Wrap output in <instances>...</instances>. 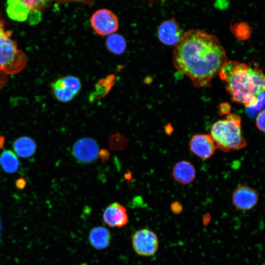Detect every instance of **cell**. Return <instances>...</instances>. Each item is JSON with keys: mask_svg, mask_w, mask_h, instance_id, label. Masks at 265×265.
Wrapping results in <instances>:
<instances>
[{"mask_svg": "<svg viewBox=\"0 0 265 265\" xmlns=\"http://www.w3.org/2000/svg\"><path fill=\"white\" fill-rule=\"evenodd\" d=\"M226 52L218 39L197 29L184 34L173 53L175 68L187 76L196 87L211 85L227 62Z\"/></svg>", "mask_w": 265, "mask_h": 265, "instance_id": "obj_1", "label": "cell"}, {"mask_svg": "<svg viewBox=\"0 0 265 265\" xmlns=\"http://www.w3.org/2000/svg\"><path fill=\"white\" fill-rule=\"evenodd\" d=\"M218 74L233 101L257 111L264 107L265 77L258 65L227 61Z\"/></svg>", "mask_w": 265, "mask_h": 265, "instance_id": "obj_2", "label": "cell"}, {"mask_svg": "<svg viewBox=\"0 0 265 265\" xmlns=\"http://www.w3.org/2000/svg\"><path fill=\"white\" fill-rule=\"evenodd\" d=\"M210 134L216 148L224 152L242 149L247 144L241 133V118L234 113L215 122Z\"/></svg>", "mask_w": 265, "mask_h": 265, "instance_id": "obj_3", "label": "cell"}, {"mask_svg": "<svg viewBox=\"0 0 265 265\" xmlns=\"http://www.w3.org/2000/svg\"><path fill=\"white\" fill-rule=\"evenodd\" d=\"M12 31L6 30L4 21L0 19V69L6 75L19 73L26 66L25 53L19 50L11 38Z\"/></svg>", "mask_w": 265, "mask_h": 265, "instance_id": "obj_4", "label": "cell"}, {"mask_svg": "<svg viewBox=\"0 0 265 265\" xmlns=\"http://www.w3.org/2000/svg\"><path fill=\"white\" fill-rule=\"evenodd\" d=\"M52 0H7L6 12L11 19L24 22L30 12L37 13L48 6Z\"/></svg>", "mask_w": 265, "mask_h": 265, "instance_id": "obj_5", "label": "cell"}, {"mask_svg": "<svg viewBox=\"0 0 265 265\" xmlns=\"http://www.w3.org/2000/svg\"><path fill=\"white\" fill-rule=\"evenodd\" d=\"M132 243L135 252L138 255L150 257L155 255L159 248L157 234L148 228L135 231L132 236Z\"/></svg>", "mask_w": 265, "mask_h": 265, "instance_id": "obj_6", "label": "cell"}, {"mask_svg": "<svg viewBox=\"0 0 265 265\" xmlns=\"http://www.w3.org/2000/svg\"><path fill=\"white\" fill-rule=\"evenodd\" d=\"M53 95L63 103L72 100L80 92L81 84L77 77L68 75L60 78L51 84Z\"/></svg>", "mask_w": 265, "mask_h": 265, "instance_id": "obj_7", "label": "cell"}, {"mask_svg": "<svg viewBox=\"0 0 265 265\" xmlns=\"http://www.w3.org/2000/svg\"><path fill=\"white\" fill-rule=\"evenodd\" d=\"M90 23L94 31L102 36L112 34L119 27L117 16L107 9H101L95 11L91 17Z\"/></svg>", "mask_w": 265, "mask_h": 265, "instance_id": "obj_8", "label": "cell"}, {"mask_svg": "<svg viewBox=\"0 0 265 265\" xmlns=\"http://www.w3.org/2000/svg\"><path fill=\"white\" fill-rule=\"evenodd\" d=\"M259 198L257 190L244 185L238 186L232 194V202L234 207L240 211L253 209L257 205Z\"/></svg>", "mask_w": 265, "mask_h": 265, "instance_id": "obj_9", "label": "cell"}, {"mask_svg": "<svg viewBox=\"0 0 265 265\" xmlns=\"http://www.w3.org/2000/svg\"><path fill=\"white\" fill-rule=\"evenodd\" d=\"M99 151V146L94 139L83 137L73 145L72 153L78 162L87 164L92 163L98 159Z\"/></svg>", "mask_w": 265, "mask_h": 265, "instance_id": "obj_10", "label": "cell"}, {"mask_svg": "<svg viewBox=\"0 0 265 265\" xmlns=\"http://www.w3.org/2000/svg\"><path fill=\"white\" fill-rule=\"evenodd\" d=\"M189 147L194 155L203 160L211 158L216 149L210 134L205 133L193 135L189 141Z\"/></svg>", "mask_w": 265, "mask_h": 265, "instance_id": "obj_11", "label": "cell"}, {"mask_svg": "<svg viewBox=\"0 0 265 265\" xmlns=\"http://www.w3.org/2000/svg\"><path fill=\"white\" fill-rule=\"evenodd\" d=\"M184 35L182 28L174 19L162 22L158 30V37L162 44L168 46H176Z\"/></svg>", "mask_w": 265, "mask_h": 265, "instance_id": "obj_12", "label": "cell"}, {"mask_svg": "<svg viewBox=\"0 0 265 265\" xmlns=\"http://www.w3.org/2000/svg\"><path fill=\"white\" fill-rule=\"evenodd\" d=\"M103 218L105 223L111 228L125 226L129 220L126 209L118 202L111 203L105 209Z\"/></svg>", "mask_w": 265, "mask_h": 265, "instance_id": "obj_13", "label": "cell"}, {"mask_svg": "<svg viewBox=\"0 0 265 265\" xmlns=\"http://www.w3.org/2000/svg\"><path fill=\"white\" fill-rule=\"evenodd\" d=\"M196 170L194 165L190 161L182 160L176 162L173 166L172 175L178 183L187 185L192 183L196 177Z\"/></svg>", "mask_w": 265, "mask_h": 265, "instance_id": "obj_14", "label": "cell"}, {"mask_svg": "<svg viewBox=\"0 0 265 265\" xmlns=\"http://www.w3.org/2000/svg\"><path fill=\"white\" fill-rule=\"evenodd\" d=\"M111 235L110 231L103 226H97L91 229L88 240L90 245L98 250L107 248L110 244Z\"/></svg>", "mask_w": 265, "mask_h": 265, "instance_id": "obj_15", "label": "cell"}, {"mask_svg": "<svg viewBox=\"0 0 265 265\" xmlns=\"http://www.w3.org/2000/svg\"><path fill=\"white\" fill-rule=\"evenodd\" d=\"M13 147L15 153L22 158H28L32 156L36 148V145L32 139L27 136H22L13 143Z\"/></svg>", "mask_w": 265, "mask_h": 265, "instance_id": "obj_16", "label": "cell"}, {"mask_svg": "<svg viewBox=\"0 0 265 265\" xmlns=\"http://www.w3.org/2000/svg\"><path fill=\"white\" fill-rule=\"evenodd\" d=\"M116 74H111L99 80L95 85V90L90 96L91 99H99L105 97L114 85Z\"/></svg>", "mask_w": 265, "mask_h": 265, "instance_id": "obj_17", "label": "cell"}, {"mask_svg": "<svg viewBox=\"0 0 265 265\" xmlns=\"http://www.w3.org/2000/svg\"><path fill=\"white\" fill-rule=\"evenodd\" d=\"M0 164L6 172L13 173L18 169L19 161L14 152L5 150L0 155Z\"/></svg>", "mask_w": 265, "mask_h": 265, "instance_id": "obj_18", "label": "cell"}, {"mask_svg": "<svg viewBox=\"0 0 265 265\" xmlns=\"http://www.w3.org/2000/svg\"><path fill=\"white\" fill-rule=\"evenodd\" d=\"M106 45L110 53L116 55L124 53L127 47L126 41L124 37L115 33L108 36L106 40Z\"/></svg>", "mask_w": 265, "mask_h": 265, "instance_id": "obj_19", "label": "cell"}, {"mask_svg": "<svg viewBox=\"0 0 265 265\" xmlns=\"http://www.w3.org/2000/svg\"><path fill=\"white\" fill-rule=\"evenodd\" d=\"M108 144L111 149L121 151L124 150L127 147L128 140L124 135L120 133H116L109 137Z\"/></svg>", "mask_w": 265, "mask_h": 265, "instance_id": "obj_20", "label": "cell"}, {"mask_svg": "<svg viewBox=\"0 0 265 265\" xmlns=\"http://www.w3.org/2000/svg\"><path fill=\"white\" fill-rule=\"evenodd\" d=\"M265 110L260 111L257 114L255 124L258 130L263 132H265Z\"/></svg>", "mask_w": 265, "mask_h": 265, "instance_id": "obj_21", "label": "cell"}, {"mask_svg": "<svg viewBox=\"0 0 265 265\" xmlns=\"http://www.w3.org/2000/svg\"><path fill=\"white\" fill-rule=\"evenodd\" d=\"M171 210L174 213H179L183 210L182 205L178 202H173L170 206Z\"/></svg>", "mask_w": 265, "mask_h": 265, "instance_id": "obj_22", "label": "cell"}, {"mask_svg": "<svg viewBox=\"0 0 265 265\" xmlns=\"http://www.w3.org/2000/svg\"><path fill=\"white\" fill-rule=\"evenodd\" d=\"M98 157L101 160L105 162L108 160L110 157V154L108 151L105 149H102L99 151Z\"/></svg>", "mask_w": 265, "mask_h": 265, "instance_id": "obj_23", "label": "cell"}, {"mask_svg": "<svg viewBox=\"0 0 265 265\" xmlns=\"http://www.w3.org/2000/svg\"><path fill=\"white\" fill-rule=\"evenodd\" d=\"M7 80V75L0 69V90L5 85Z\"/></svg>", "mask_w": 265, "mask_h": 265, "instance_id": "obj_24", "label": "cell"}, {"mask_svg": "<svg viewBox=\"0 0 265 265\" xmlns=\"http://www.w3.org/2000/svg\"><path fill=\"white\" fill-rule=\"evenodd\" d=\"M15 184L16 186L18 188L22 189L25 188L26 185V182L24 178H21L17 180Z\"/></svg>", "mask_w": 265, "mask_h": 265, "instance_id": "obj_25", "label": "cell"}, {"mask_svg": "<svg viewBox=\"0 0 265 265\" xmlns=\"http://www.w3.org/2000/svg\"><path fill=\"white\" fill-rule=\"evenodd\" d=\"M5 139L2 135H0V149H1L4 144Z\"/></svg>", "mask_w": 265, "mask_h": 265, "instance_id": "obj_26", "label": "cell"}]
</instances>
